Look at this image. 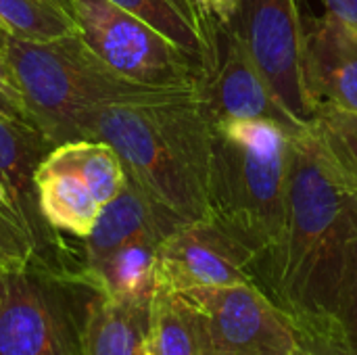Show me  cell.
Segmentation results:
<instances>
[{
  "mask_svg": "<svg viewBox=\"0 0 357 355\" xmlns=\"http://www.w3.org/2000/svg\"><path fill=\"white\" fill-rule=\"evenodd\" d=\"M211 117L201 82L134 84L92 113L88 138L119 155L128 180L184 222L209 220Z\"/></svg>",
  "mask_w": 357,
  "mask_h": 355,
  "instance_id": "cell-1",
  "label": "cell"
},
{
  "mask_svg": "<svg viewBox=\"0 0 357 355\" xmlns=\"http://www.w3.org/2000/svg\"><path fill=\"white\" fill-rule=\"evenodd\" d=\"M357 234V190L324 155L312 130L293 136L287 226L257 264L255 282L299 328L326 318L345 247Z\"/></svg>",
  "mask_w": 357,
  "mask_h": 355,
  "instance_id": "cell-2",
  "label": "cell"
},
{
  "mask_svg": "<svg viewBox=\"0 0 357 355\" xmlns=\"http://www.w3.org/2000/svg\"><path fill=\"white\" fill-rule=\"evenodd\" d=\"M293 136L270 121H222L211 130L209 220L255 257L282 241Z\"/></svg>",
  "mask_w": 357,
  "mask_h": 355,
  "instance_id": "cell-3",
  "label": "cell"
},
{
  "mask_svg": "<svg viewBox=\"0 0 357 355\" xmlns=\"http://www.w3.org/2000/svg\"><path fill=\"white\" fill-rule=\"evenodd\" d=\"M4 54L29 121L52 146L88 138L92 113L136 84L111 71L77 31L46 42L6 36Z\"/></svg>",
  "mask_w": 357,
  "mask_h": 355,
  "instance_id": "cell-4",
  "label": "cell"
},
{
  "mask_svg": "<svg viewBox=\"0 0 357 355\" xmlns=\"http://www.w3.org/2000/svg\"><path fill=\"white\" fill-rule=\"evenodd\" d=\"M94 287L44 264L0 268V355H84Z\"/></svg>",
  "mask_w": 357,
  "mask_h": 355,
  "instance_id": "cell-5",
  "label": "cell"
},
{
  "mask_svg": "<svg viewBox=\"0 0 357 355\" xmlns=\"http://www.w3.org/2000/svg\"><path fill=\"white\" fill-rule=\"evenodd\" d=\"M84 44L117 75L144 86H186L203 65L146 21L111 0H65Z\"/></svg>",
  "mask_w": 357,
  "mask_h": 355,
  "instance_id": "cell-6",
  "label": "cell"
},
{
  "mask_svg": "<svg viewBox=\"0 0 357 355\" xmlns=\"http://www.w3.org/2000/svg\"><path fill=\"white\" fill-rule=\"evenodd\" d=\"M234 29L282 107L310 126L320 98L307 75L301 0H241Z\"/></svg>",
  "mask_w": 357,
  "mask_h": 355,
  "instance_id": "cell-7",
  "label": "cell"
},
{
  "mask_svg": "<svg viewBox=\"0 0 357 355\" xmlns=\"http://www.w3.org/2000/svg\"><path fill=\"white\" fill-rule=\"evenodd\" d=\"M205 316L211 355H301L293 318L255 282L182 293Z\"/></svg>",
  "mask_w": 357,
  "mask_h": 355,
  "instance_id": "cell-8",
  "label": "cell"
},
{
  "mask_svg": "<svg viewBox=\"0 0 357 355\" xmlns=\"http://www.w3.org/2000/svg\"><path fill=\"white\" fill-rule=\"evenodd\" d=\"M201 90L211 123L270 121L299 136L310 126L299 123L278 100L268 80L238 38L234 25L218 29L207 44Z\"/></svg>",
  "mask_w": 357,
  "mask_h": 355,
  "instance_id": "cell-9",
  "label": "cell"
},
{
  "mask_svg": "<svg viewBox=\"0 0 357 355\" xmlns=\"http://www.w3.org/2000/svg\"><path fill=\"white\" fill-rule=\"evenodd\" d=\"M249 282H255L253 253L211 220L186 222L159 243L157 287L184 293Z\"/></svg>",
  "mask_w": 357,
  "mask_h": 355,
  "instance_id": "cell-10",
  "label": "cell"
},
{
  "mask_svg": "<svg viewBox=\"0 0 357 355\" xmlns=\"http://www.w3.org/2000/svg\"><path fill=\"white\" fill-rule=\"evenodd\" d=\"M52 149L50 140L29 119L0 113V205L31 236L38 262L48 268H52L46 255L52 228L40 213L36 172Z\"/></svg>",
  "mask_w": 357,
  "mask_h": 355,
  "instance_id": "cell-11",
  "label": "cell"
},
{
  "mask_svg": "<svg viewBox=\"0 0 357 355\" xmlns=\"http://www.w3.org/2000/svg\"><path fill=\"white\" fill-rule=\"evenodd\" d=\"M182 224H186L182 218L155 203L132 180H126L121 192L102 207L92 232L82 241L84 259L79 272L94 270L105 257L136 239L163 241Z\"/></svg>",
  "mask_w": 357,
  "mask_h": 355,
  "instance_id": "cell-12",
  "label": "cell"
},
{
  "mask_svg": "<svg viewBox=\"0 0 357 355\" xmlns=\"http://www.w3.org/2000/svg\"><path fill=\"white\" fill-rule=\"evenodd\" d=\"M307 75L320 100L357 113V23L324 13L305 19Z\"/></svg>",
  "mask_w": 357,
  "mask_h": 355,
  "instance_id": "cell-13",
  "label": "cell"
},
{
  "mask_svg": "<svg viewBox=\"0 0 357 355\" xmlns=\"http://www.w3.org/2000/svg\"><path fill=\"white\" fill-rule=\"evenodd\" d=\"M151 303L117 301L94 289L84 318V355H151Z\"/></svg>",
  "mask_w": 357,
  "mask_h": 355,
  "instance_id": "cell-14",
  "label": "cell"
},
{
  "mask_svg": "<svg viewBox=\"0 0 357 355\" xmlns=\"http://www.w3.org/2000/svg\"><path fill=\"white\" fill-rule=\"evenodd\" d=\"M36 190L40 213L54 232H65L79 241L92 232L102 205L71 169L44 157L36 172Z\"/></svg>",
  "mask_w": 357,
  "mask_h": 355,
  "instance_id": "cell-15",
  "label": "cell"
},
{
  "mask_svg": "<svg viewBox=\"0 0 357 355\" xmlns=\"http://www.w3.org/2000/svg\"><path fill=\"white\" fill-rule=\"evenodd\" d=\"M151 355H211L203 312L182 293L155 289L149 328Z\"/></svg>",
  "mask_w": 357,
  "mask_h": 355,
  "instance_id": "cell-16",
  "label": "cell"
},
{
  "mask_svg": "<svg viewBox=\"0 0 357 355\" xmlns=\"http://www.w3.org/2000/svg\"><path fill=\"white\" fill-rule=\"evenodd\" d=\"M157 239H136L109 257L94 270L79 272L94 289L117 301L153 299L157 289Z\"/></svg>",
  "mask_w": 357,
  "mask_h": 355,
  "instance_id": "cell-17",
  "label": "cell"
},
{
  "mask_svg": "<svg viewBox=\"0 0 357 355\" xmlns=\"http://www.w3.org/2000/svg\"><path fill=\"white\" fill-rule=\"evenodd\" d=\"M46 157L52 163L79 176L102 207L121 192L128 180L119 155L111 144L102 140L82 138L63 142L54 146Z\"/></svg>",
  "mask_w": 357,
  "mask_h": 355,
  "instance_id": "cell-18",
  "label": "cell"
},
{
  "mask_svg": "<svg viewBox=\"0 0 357 355\" xmlns=\"http://www.w3.org/2000/svg\"><path fill=\"white\" fill-rule=\"evenodd\" d=\"M301 331L316 333L349 355H357V234L345 247L324 322Z\"/></svg>",
  "mask_w": 357,
  "mask_h": 355,
  "instance_id": "cell-19",
  "label": "cell"
},
{
  "mask_svg": "<svg viewBox=\"0 0 357 355\" xmlns=\"http://www.w3.org/2000/svg\"><path fill=\"white\" fill-rule=\"evenodd\" d=\"M310 130L331 163L357 190V113L320 100Z\"/></svg>",
  "mask_w": 357,
  "mask_h": 355,
  "instance_id": "cell-20",
  "label": "cell"
},
{
  "mask_svg": "<svg viewBox=\"0 0 357 355\" xmlns=\"http://www.w3.org/2000/svg\"><path fill=\"white\" fill-rule=\"evenodd\" d=\"M111 2L136 15L138 19L146 21L151 27L161 31L167 40H172L176 46H180L184 52H188L203 65L205 48L188 0H111Z\"/></svg>",
  "mask_w": 357,
  "mask_h": 355,
  "instance_id": "cell-21",
  "label": "cell"
},
{
  "mask_svg": "<svg viewBox=\"0 0 357 355\" xmlns=\"http://www.w3.org/2000/svg\"><path fill=\"white\" fill-rule=\"evenodd\" d=\"M0 23L6 36L29 42H46L75 31L69 13L44 0H0Z\"/></svg>",
  "mask_w": 357,
  "mask_h": 355,
  "instance_id": "cell-22",
  "label": "cell"
},
{
  "mask_svg": "<svg viewBox=\"0 0 357 355\" xmlns=\"http://www.w3.org/2000/svg\"><path fill=\"white\" fill-rule=\"evenodd\" d=\"M33 262H38V253L31 236L0 205V268H19Z\"/></svg>",
  "mask_w": 357,
  "mask_h": 355,
  "instance_id": "cell-23",
  "label": "cell"
},
{
  "mask_svg": "<svg viewBox=\"0 0 357 355\" xmlns=\"http://www.w3.org/2000/svg\"><path fill=\"white\" fill-rule=\"evenodd\" d=\"M188 4L197 23V29L201 33L203 48L207 50V44L211 36L218 33V29L234 25L241 0H188Z\"/></svg>",
  "mask_w": 357,
  "mask_h": 355,
  "instance_id": "cell-24",
  "label": "cell"
},
{
  "mask_svg": "<svg viewBox=\"0 0 357 355\" xmlns=\"http://www.w3.org/2000/svg\"><path fill=\"white\" fill-rule=\"evenodd\" d=\"M301 335V343H303V354L301 355H349L347 352H343L341 347H337L335 343L326 341L324 337L310 333V331H301L297 328Z\"/></svg>",
  "mask_w": 357,
  "mask_h": 355,
  "instance_id": "cell-25",
  "label": "cell"
},
{
  "mask_svg": "<svg viewBox=\"0 0 357 355\" xmlns=\"http://www.w3.org/2000/svg\"><path fill=\"white\" fill-rule=\"evenodd\" d=\"M4 40H6V33H0V92H2L4 96H8L13 103H17V105L23 109L19 90H17V86H15V80H13L8 61H6V54H4ZM23 111H25V109H23ZM25 115H27V113H25Z\"/></svg>",
  "mask_w": 357,
  "mask_h": 355,
  "instance_id": "cell-26",
  "label": "cell"
},
{
  "mask_svg": "<svg viewBox=\"0 0 357 355\" xmlns=\"http://www.w3.org/2000/svg\"><path fill=\"white\" fill-rule=\"evenodd\" d=\"M324 4L328 13L357 23V0H324Z\"/></svg>",
  "mask_w": 357,
  "mask_h": 355,
  "instance_id": "cell-27",
  "label": "cell"
},
{
  "mask_svg": "<svg viewBox=\"0 0 357 355\" xmlns=\"http://www.w3.org/2000/svg\"><path fill=\"white\" fill-rule=\"evenodd\" d=\"M0 113H8V115H17V117L29 119V117L25 115V111H23L17 103H13L8 96H4L2 92H0Z\"/></svg>",
  "mask_w": 357,
  "mask_h": 355,
  "instance_id": "cell-28",
  "label": "cell"
},
{
  "mask_svg": "<svg viewBox=\"0 0 357 355\" xmlns=\"http://www.w3.org/2000/svg\"><path fill=\"white\" fill-rule=\"evenodd\" d=\"M44 2H48V4H52V6H59V8L67 10V8H65V0H44Z\"/></svg>",
  "mask_w": 357,
  "mask_h": 355,
  "instance_id": "cell-29",
  "label": "cell"
},
{
  "mask_svg": "<svg viewBox=\"0 0 357 355\" xmlns=\"http://www.w3.org/2000/svg\"><path fill=\"white\" fill-rule=\"evenodd\" d=\"M0 33H6V31H4V27H2V23H0Z\"/></svg>",
  "mask_w": 357,
  "mask_h": 355,
  "instance_id": "cell-30",
  "label": "cell"
}]
</instances>
